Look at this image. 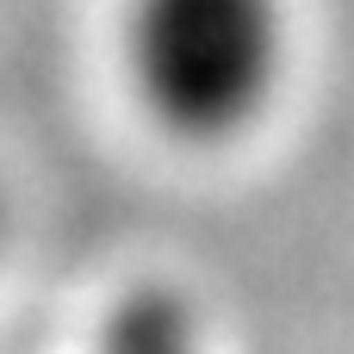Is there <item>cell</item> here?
I'll list each match as a JSON object with an SVG mask.
<instances>
[{"label":"cell","mask_w":354,"mask_h":354,"mask_svg":"<svg viewBox=\"0 0 354 354\" xmlns=\"http://www.w3.org/2000/svg\"><path fill=\"white\" fill-rule=\"evenodd\" d=\"M93 354H205V336H199V317L180 292L137 286L112 305Z\"/></svg>","instance_id":"2"},{"label":"cell","mask_w":354,"mask_h":354,"mask_svg":"<svg viewBox=\"0 0 354 354\" xmlns=\"http://www.w3.org/2000/svg\"><path fill=\"white\" fill-rule=\"evenodd\" d=\"M286 56L280 0H137L131 68L149 112L180 137H236Z\"/></svg>","instance_id":"1"},{"label":"cell","mask_w":354,"mask_h":354,"mask_svg":"<svg viewBox=\"0 0 354 354\" xmlns=\"http://www.w3.org/2000/svg\"><path fill=\"white\" fill-rule=\"evenodd\" d=\"M0 224H6V212H0Z\"/></svg>","instance_id":"3"}]
</instances>
